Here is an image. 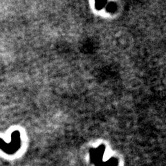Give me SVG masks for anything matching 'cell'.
I'll return each mask as SVG.
<instances>
[]
</instances>
